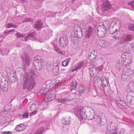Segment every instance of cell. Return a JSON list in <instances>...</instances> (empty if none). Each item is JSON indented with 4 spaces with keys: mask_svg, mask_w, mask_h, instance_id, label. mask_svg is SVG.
<instances>
[{
    "mask_svg": "<svg viewBox=\"0 0 134 134\" xmlns=\"http://www.w3.org/2000/svg\"><path fill=\"white\" fill-rule=\"evenodd\" d=\"M116 100L117 102L118 103V104L124 109H126L128 108V107L127 105V104L123 102L122 100H120V98H116Z\"/></svg>",
    "mask_w": 134,
    "mask_h": 134,
    "instance_id": "cell-24",
    "label": "cell"
},
{
    "mask_svg": "<svg viewBox=\"0 0 134 134\" xmlns=\"http://www.w3.org/2000/svg\"><path fill=\"white\" fill-rule=\"evenodd\" d=\"M77 88V81H76L74 80L72 82L71 85H70V88L71 91H74L76 90Z\"/></svg>",
    "mask_w": 134,
    "mask_h": 134,
    "instance_id": "cell-30",
    "label": "cell"
},
{
    "mask_svg": "<svg viewBox=\"0 0 134 134\" xmlns=\"http://www.w3.org/2000/svg\"><path fill=\"white\" fill-rule=\"evenodd\" d=\"M48 91H49V90L48 88H44L41 90V92L42 94H46Z\"/></svg>",
    "mask_w": 134,
    "mask_h": 134,
    "instance_id": "cell-38",
    "label": "cell"
},
{
    "mask_svg": "<svg viewBox=\"0 0 134 134\" xmlns=\"http://www.w3.org/2000/svg\"><path fill=\"white\" fill-rule=\"evenodd\" d=\"M133 72L131 70L127 68H125L123 70L122 72L121 78L123 81H127L132 76Z\"/></svg>",
    "mask_w": 134,
    "mask_h": 134,
    "instance_id": "cell-9",
    "label": "cell"
},
{
    "mask_svg": "<svg viewBox=\"0 0 134 134\" xmlns=\"http://www.w3.org/2000/svg\"><path fill=\"white\" fill-rule=\"evenodd\" d=\"M8 79L11 83H15L17 81V76L16 74L12 70H10L8 73Z\"/></svg>",
    "mask_w": 134,
    "mask_h": 134,
    "instance_id": "cell-11",
    "label": "cell"
},
{
    "mask_svg": "<svg viewBox=\"0 0 134 134\" xmlns=\"http://www.w3.org/2000/svg\"><path fill=\"white\" fill-rule=\"evenodd\" d=\"M127 100L128 102L131 106L134 105V92H129L127 96Z\"/></svg>",
    "mask_w": 134,
    "mask_h": 134,
    "instance_id": "cell-13",
    "label": "cell"
},
{
    "mask_svg": "<svg viewBox=\"0 0 134 134\" xmlns=\"http://www.w3.org/2000/svg\"><path fill=\"white\" fill-rule=\"evenodd\" d=\"M74 33L78 38H81L83 37V32L81 28L78 25L75 24L74 26Z\"/></svg>",
    "mask_w": 134,
    "mask_h": 134,
    "instance_id": "cell-12",
    "label": "cell"
},
{
    "mask_svg": "<svg viewBox=\"0 0 134 134\" xmlns=\"http://www.w3.org/2000/svg\"><path fill=\"white\" fill-rule=\"evenodd\" d=\"M129 28L130 30L134 31V25H130L129 26Z\"/></svg>",
    "mask_w": 134,
    "mask_h": 134,
    "instance_id": "cell-42",
    "label": "cell"
},
{
    "mask_svg": "<svg viewBox=\"0 0 134 134\" xmlns=\"http://www.w3.org/2000/svg\"><path fill=\"white\" fill-rule=\"evenodd\" d=\"M7 27V28H12V27H14L15 28V26L13 24L9 23V24H8Z\"/></svg>",
    "mask_w": 134,
    "mask_h": 134,
    "instance_id": "cell-41",
    "label": "cell"
},
{
    "mask_svg": "<svg viewBox=\"0 0 134 134\" xmlns=\"http://www.w3.org/2000/svg\"><path fill=\"white\" fill-rule=\"evenodd\" d=\"M0 83L1 89L4 92H7L8 89V83L5 74L1 72L0 74Z\"/></svg>",
    "mask_w": 134,
    "mask_h": 134,
    "instance_id": "cell-4",
    "label": "cell"
},
{
    "mask_svg": "<svg viewBox=\"0 0 134 134\" xmlns=\"http://www.w3.org/2000/svg\"><path fill=\"white\" fill-rule=\"evenodd\" d=\"M107 33V30L105 25L102 23H100L97 29V36L99 38H103L106 36Z\"/></svg>",
    "mask_w": 134,
    "mask_h": 134,
    "instance_id": "cell-5",
    "label": "cell"
},
{
    "mask_svg": "<svg viewBox=\"0 0 134 134\" xmlns=\"http://www.w3.org/2000/svg\"><path fill=\"white\" fill-rule=\"evenodd\" d=\"M43 128H40L39 129L37 130V131L36 132V134H41V133L43 132Z\"/></svg>",
    "mask_w": 134,
    "mask_h": 134,
    "instance_id": "cell-37",
    "label": "cell"
},
{
    "mask_svg": "<svg viewBox=\"0 0 134 134\" xmlns=\"http://www.w3.org/2000/svg\"><path fill=\"white\" fill-rule=\"evenodd\" d=\"M81 117L87 120H93L95 116L94 110L91 107H84L81 109L80 113Z\"/></svg>",
    "mask_w": 134,
    "mask_h": 134,
    "instance_id": "cell-1",
    "label": "cell"
},
{
    "mask_svg": "<svg viewBox=\"0 0 134 134\" xmlns=\"http://www.w3.org/2000/svg\"><path fill=\"white\" fill-rule=\"evenodd\" d=\"M131 36L128 35V36H127V37H126V38H125V41H129L130 40H131Z\"/></svg>",
    "mask_w": 134,
    "mask_h": 134,
    "instance_id": "cell-46",
    "label": "cell"
},
{
    "mask_svg": "<svg viewBox=\"0 0 134 134\" xmlns=\"http://www.w3.org/2000/svg\"><path fill=\"white\" fill-rule=\"evenodd\" d=\"M98 44L99 46L103 48L106 47L108 46V43L105 41H98Z\"/></svg>",
    "mask_w": 134,
    "mask_h": 134,
    "instance_id": "cell-26",
    "label": "cell"
},
{
    "mask_svg": "<svg viewBox=\"0 0 134 134\" xmlns=\"http://www.w3.org/2000/svg\"><path fill=\"white\" fill-rule=\"evenodd\" d=\"M22 59L23 63H25V65L29 66L30 65V59L29 55L26 53H25L23 55Z\"/></svg>",
    "mask_w": 134,
    "mask_h": 134,
    "instance_id": "cell-19",
    "label": "cell"
},
{
    "mask_svg": "<svg viewBox=\"0 0 134 134\" xmlns=\"http://www.w3.org/2000/svg\"><path fill=\"white\" fill-rule=\"evenodd\" d=\"M71 120L72 119L70 116H66L62 118L61 121L63 124L66 125H69L71 123Z\"/></svg>",
    "mask_w": 134,
    "mask_h": 134,
    "instance_id": "cell-17",
    "label": "cell"
},
{
    "mask_svg": "<svg viewBox=\"0 0 134 134\" xmlns=\"http://www.w3.org/2000/svg\"><path fill=\"white\" fill-rule=\"evenodd\" d=\"M26 129V126L23 124H20L15 127V130L18 132H21L25 131Z\"/></svg>",
    "mask_w": 134,
    "mask_h": 134,
    "instance_id": "cell-21",
    "label": "cell"
},
{
    "mask_svg": "<svg viewBox=\"0 0 134 134\" xmlns=\"http://www.w3.org/2000/svg\"><path fill=\"white\" fill-rule=\"evenodd\" d=\"M92 28L91 27H90L88 28V29L86 32L85 34V37L86 38H89L91 36L92 33Z\"/></svg>",
    "mask_w": 134,
    "mask_h": 134,
    "instance_id": "cell-32",
    "label": "cell"
},
{
    "mask_svg": "<svg viewBox=\"0 0 134 134\" xmlns=\"http://www.w3.org/2000/svg\"><path fill=\"white\" fill-rule=\"evenodd\" d=\"M83 62L81 63H79V64L77 65L76 66H75V67L72 69V71L74 72V71H76L77 70L80 69V68L83 66Z\"/></svg>",
    "mask_w": 134,
    "mask_h": 134,
    "instance_id": "cell-34",
    "label": "cell"
},
{
    "mask_svg": "<svg viewBox=\"0 0 134 134\" xmlns=\"http://www.w3.org/2000/svg\"><path fill=\"white\" fill-rule=\"evenodd\" d=\"M28 117V113L27 112H26L23 115V117L24 118H27Z\"/></svg>",
    "mask_w": 134,
    "mask_h": 134,
    "instance_id": "cell-47",
    "label": "cell"
},
{
    "mask_svg": "<svg viewBox=\"0 0 134 134\" xmlns=\"http://www.w3.org/2000/svg\"><path fill=\"white\" fill-rule=\"evenodd\" d=\"M101 80L102 85H103L104 87H107L108 86V82L105 77H103L101 79Z\"/></svg>",
    "mask_w": 134,
    "mask_h": 134,
    "instance_id": "cell-31",
    "label": "cell"
},
{
    "mask_svg": "<svg viewBox=\"0 0 134 134\" xmlns=\"http://www.w3.org/2000/svg\"><path fill=\"white\" fill-rule=\"evenodd\" d=\"M129 5L131 6L133 9H134V1H131V2L129 3Z\"/></svg>",
    "mask_w": 134,
    "mask_h": 134,
    "instance_id": "cell-44",
    "label": "cell"
},
{
    "mask_svg": "<svg viewBox=\"0 0 134 134\" xmlns=\"http://www.w3.org/2000/svg\"><path fill=\"white\" fill-rule=\"evenodd\" d=\"M70 38L71 43L75 46H77L79 44V40L74 33L71 32L70 35Z\"/></svg>",
    "mask_w": 134,
    "mask_h": 134,
    "instance_id": "cell-14",
    "label": "cell"
},
{
    "mask_svg": "<svg viewBox=\"0 0 134 134\" xmlns=\"http://www.w3.org/2000/svg\"><path fill=\"white\" fill-rule=\"evenodd\" d=\"M43 27V24L40 20H38L34 24V28L37 30H40Z\"/></svg>",
    "mask_w": 134,
    "mask_h": 134,
    "instance_id": "cell-23",
    "label": "cell"
},
{
    "mask_svg": "<svg viewBox=\"0 0 134 134\" xmlns=\"http://www.w3.org/2000/svg\"><path fill=\"white\" fill-rule=\"evenodd\" d=\"M53 66H54V63L51 61H48L47 62V69L48 71L52 70Z\"/></svg>",
    "mask_w": 134,
    "mask_h": 134,
    "instance_id": "cell-27",
    "label": "cell"
},
{
    "mask_svg": "<svg viewBox=\"0 0 134 134\" xmlns=\"http://www.w3.org/2000/svg\"><path fill=\"white\" fill-rule=\"evenodd\" d=\"M111 5L109 1H104L102 4V10L103 12H106L111 8Z\"/></svg>",
    "mask_w": 134,
    "mask_h": 134,
    "instance_id": "cell-15",
    "label": "cell"
},
{
    "mask_svg": "<svg viewBox=\"0 0 134 134\" xmlns=\"http://www.w3.org/2000/svg\"><path fill=\"white\" fill-rule=\"evenodd\" d=\"M35 33L34 32H32V33H30V34H29L27 37H26V40H27V39L28 38H29L30 37H34V36L35 35Z\"/></svg>",
    "mask_w": 134,
    "mask_h": 134,
    "instance_id": "cell-39",
    "label": "cell"
},
{
    "mask_svg": "<svg viewBox=\"0 0 134 134\" xmlns=\"http://www.w3.org/2000/svg\"><path fill=\"white\" fill-rule=\"evenodd\" d=\"M128 51L130 53H132L134 52V44H129L128 45Z\"/></svg>",
    "mask_w": 134,
    "mask_h": 134,
    "instance_id": "cell-35",
    "label": "cell"
},
{
    "mask_svg": "<svg viewBox=\"0 0 134 134\" xmlns=\"http://www.w3.org/2000/svg\"><path fill=\"white\" fill-rule=\"evenodd\" d=\"M36 85V82L33 76H30L29 74H26L24 77L23 88L30 91L34 88Z\"/></svg>",
    "mask_w": 134,
    "mask_h": 134,
    "instance_id": "cell-2",
    "label": "cell"
},
{
    "mask_svg": "<svg viewBox=\"0 0 134 134\" xmlns=\"http://www.w3.org/2000/svg\"><path fill=\"white\" fill-rule=\"evenodd\" d=\"M107 131H116L117 129L116 126L114 123H109L107 125Z\"/></svg>",
    "mask_w": 134,
    "mask_h": 134,
    "instance_id": "cell-22",
    "label": "cell"
},
{
    "mask_svg": "<svg viewBox=\"0 0 134 134\" xmlns=\"http://www.w3.org/2000/svg\"><path fill=\"white\" fill-rule=\"evenodd\" d=\"M116 131H109L107 132V134H116Z\"/></svg>",
    "mask_w": 134,
    "mask_h": 134,
    "instance_id": "cell-40",
    "label": "cell"
},
{
    "mask_svg": "<svg viewBox=\"0 0 134 134\" xmlns=\"http://www.w3.org/2000/svg\"><path fill=\"white\" fill-rule=\"evenodd\" d=\"M107 122V118L105 115L102 113L98 114L96 118V122L99 126H103Z\"/></svg>",
    "mask_w": 134,
    "mask_h": 134,
    "instance_id": "cell-8",
    "label": "cell"
},
{
    "mask_svg": "<svg viewBox=\"0 0 134 134\" xmlns=\"http://www.w3.org/2000/svg\"><path fill=\"white\" fill-rule=\"evenodd\" d=\"M120 27L121 23L120 21L118 20H114L110 23L109 26V32L113 34L119 30Z\"/></svg>",
    "mask_w": 134,
    "mask_h": 134,
    "instance_id": "cell-3",
    "label": "cell"
},
{
    "mask_svg": "<svg viewBox=\"0 0 134 134\" xmlns=\"http://www.w3.org/2000/svg\"><path fill=\"white\" fill-rule=\"evenodd\" d=\"M59 70V62L58 61H56L54 63L52 72L54 75H57L58 74Z\"/></svg>",
    "mask_w": 134,
    "mask_h": 134,
    "instance_id": "cell-16",
    "label": "cell"
},
{
    "mask_svg": "<svg viewBox=\"0 0 134 134\" xmlns=\"http://www.w3.org/2000/svg\"><path fill=\"white\" fill-rule=\"evenodd\" d=\"M25 21H26L32 22L33 20L32 19H25Z\"/></svg>",
    "mask_w": 134,
    "mask_h": 134,
    "instance_id": "cell-49",
    "label": "cell"
},
{
    "mask_svg": "<svg viewBox=\"0 0 134 134\" xmlns=\"http://www.w3.org/2000/svg\"><path fill=\"white\" fill-rule=\"evenodd\" d=\"M129 88H130L131 90H132V91L133 92V91L134 90V83H132V82H131V83H129Z\"/></svg>",
    "mask_w": 134,
    "mask_h": 134,
    "instance_id": "cell-36",
    "label": "cell"
},
{
    "mask_svg": "<svg viewBox=\"0 0 134 134\" xmlns=\"http://www.w3.org/2000/svg\"><path fill=\"white\" fill-rule=\"evenodd\" d=\"M2 134H12V132L10 131H5L2 132Z\"/></svg>",
    "mask_w": 134,
    "mask_h": 134,
    "instance_id": "cell-48",
    "label": "cell"
},
{
    "mask_svg": "<svg viewBox=\"0 0 134 134\" xmlns=\"http://www.w3.org/2000/svg\"><path fill=\"white\" fill-rule=\"evenodd\" d=\"M33 65L36 70H40L43 66V61L42 58L40 55H36L34 58Z\"/></svg>",
    "mask_w": 134,
    "mask_h": 134,
    "instance_id": "cell-7",
    "label": "cell"
},
{
    "mask_svg": "<svg viewBox=\"0 0 134 134\" xmlns=\"http://www.w3.org/2000/svg\"><path fill=\"white\" fill-rule=\"evenodd\" d=\"M121 61L124 65L128 66L132 62L131 55L129 52H125L122 54L121 56Z\"/></svg>",
    "mask_w": 134,
    "mask_h": 134,
    "instance_id": "cell-6",
    "label": "cell"
},
{
    "mask_svg": "<svg viewBox=\"0 0 134 134\" xmlns=\"http://www.w3.org/2000/svg\"><path fill=\"white\" fill-rule=\"evenodd\" d=\"M38 107H39L38 104L36 103H34L30 106V110L31 111H36V110L37 109Z\"/></svg>",
    "mask_w": 134,
    "mask_h": 134,
    "instance_id": "cell-28",
    "label": "cell"
},
{
    "mask_svg": "<svg viewBox=\"0 0 134 134\" xmlns=\"http://www.w3.org/2000/svg\"><path fill=\"white\" fill-rule=\"evenodd\" d=\"M98 55V52L96 50L92 51L88 57V59L90 62H93L95 60Z\"/></svg>",
    "mask_w": 134,
    "mask_h": 134,
    "instance_id": "cell-18",
    "label": "cell"
},
{
    "mask_svg": "<svg viewBox=\"0 0 134 134\" xmlns=\"http://www.w3.org/2000/svg\"><path fill=\"white\" fill-rule=\"evenodd\" d=\"M55 49V51L57 52H58V53H60V54H61V53H62V52L60 51V49L58 48V47H54Z\"/></svg>",
    "mask_w": 134,
    "mask_h": 134,
    "instance_id": "cell-43",
    "label": "cell"
},
{
    "mask_svg": "<svg viewBox=\"0 0 134 134\" xmlns=\"http://www.w3.org/2000/svg\"><path fill=\"white\" fill-rule=\"evenodd\" d=\"M15 35L17 36V37H19V38H20V37H23L24 36H23V34H21L19 33H17Z\"/></svg>",
    "mask_w": 134,
    "mask_h": 134,
    "instance_id": "cell-45",
    "label": "cell"
},
{
    "mask_svg": "<svg viewBox=\"0 0 134 134\" xmlns=\"http://www.w3.org/2000/svg\"><path fill=\"white\" fill-rule=\"evenodd\" d=\"M70 59H70V58H69L65 59V60H64V61L62 62V65L63 66H64V67L67 66L69 65V64Z\"/></svg>",
    "mask_w": 134,
    "mask_h": 134,
    "instance_id": "cell-33",
    "label": "cell"
},
{
    "mask_svg": "<svg viewBox=\"0 0 134 134\" xmlns=\"http://www.w3.org/2000/svg\"><path fill=\"white\" fill-rule=\"evenodd\" d=\"M83 91V89H80V91H79V93H82V91Z\"/></svg>",
    "mask_w": 134,
    "mask_h": 134,
    "instance_id": "cell-51",
    "label": "cell"
},
{
    "mask_svg": "<svg viewBox=\"0 0 134 134\" xmlns=\"http://www.w3.org/2000/svg\"><path fill=\"white\" fill-rule=\"evenodd\" d=\"M59 43L60 47H65L68 45L69 40L68 37L66 35H63L59 38Z\"/></svg>",
    "mask_w": 134,
    "mask_h": 134,
    "instance_id": "cell-10",
    "label": "cell"
},
{
    "mask_svg": "<svg viewBox=\"0 0 134 134\" xmlns=\"http://www.w3.org/2000/svg\"><path fill=\"white\" fill-rule=\"evenodd\" d=\"M16 76L18 77H21L24 74V70L22 67L17 68L15 71Z\"/></svg>",
    "mask_w": 134,
    "mask_h": 134,
    "instance_id": "cell-20",
    "label": "cell"
},
{
    "mask_svg": "<svg viewBox=\"0 0 134 134\" xmlns=\"http://www.w3.org/2000/svg\"><path fill=\"white\" fill-rule=\"evenodd\" d=\"M90 73L91 76L92 77L96 76L97 74V71L94 68H91L90 69Z\"/></svg>",
    "mask_w": 134,
    "mask_h": 134,
    "instance_id": "cell-29",
    "label": "cell"
},
{
    "mask_svg": "<svg viewBox=\"0 0 134 134\" xmlns=\"http://www.w3.org/2000/svg\"><path fill=\"white\" fill-rule=\"evenodd\" d=\"M37 113V111H34V112H32V113L30 114V116H32L34 115H35V114Z\"/></svg>",
    "mask_w": 134,
    "mask_h": 134,
    "instance_id": "cell-50",
    "label": "cell"
},
{
    "mask_svg": "<svg viewBox=\"0 0 134 134\" xmlns=\"http://www.w3.org/2000/svg\"><path fill=\"white\" fill-rule=\"evenodd\" d=\"M55 98V94L54 93H51V94H49L46 97V99H45V101L47 102H50V101H52Z\"/></svg>",
    "mask_w": 134,
    "mask_h": 134,
    "instance_id": "cell-25",
    "label": "cell"
}]
</instances>
